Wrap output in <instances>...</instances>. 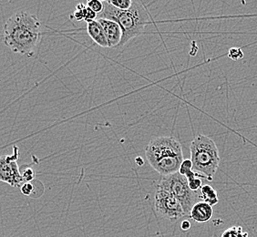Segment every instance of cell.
<instances>
[{
    "label": "cell",
    "mask_w": 257,
    "mask_h": 237,
    "mask_svg": "<svg viewBox=\"0 0 257 237\" xmlns=\"http://www.w3.org/2000/svg\"><path fill=\"white\" fill-rule=\"evenodd\" d=\"M4 43L15 53L33 56L41 38V23L37 16L19 11L5 24Z\"/></svg>",
    "instance_id": "1"
},
{
    "label": "cell",
    "mask_w": 257,
    "mask_h": 237,
    "mask_svg": "<svg viewBox=\"0 0 257 237\" xmlns=\"http://www.w3.org/2000/svg\"><path fill=\"white\" fill-rule=\"evenodd\" d=\"M148 163L162 176L178 173L183 161V149L173 137H159L145 148Z\"/></svg>",
    "instance_id": "2"
},
{
    "label": "cell",
    "mask_w": 257,
    "mask_h": 237,
    "mask_svg": "<svg viewBox=\"0 0 257 237\" xmlns=\"http://www.w3.org/2000/svg\"><path fill=\"white\" fill-rule=\"evenodd\" d=\"M104 10L98 19L113 20L119 24L122 30V40L119 47H123L128 40L144 32L149 21V14L141 2L133 1V6L128 10H120L103 1Z\"/></svg>",
    "instance_id": "3"
},
{
    "label": "cell",
    "mask_w": 257,
    "mask_h": 237,
    "mask_svg": "<svg viewBox=\"0 0 257 237\" xmlns=\"http://www.w3.org/2000/svg\"><path fill=\"white\" fill-rule=\"evenodd\" d=\"M190 151L193 171L209 181H213L221 161L213 139L199 134L193 139Z\"/></svg>",
    "instance_id": "4"
},
{
    "label": "cell",
    "mask_w": 257,
    "mask_h": 237,
    "mask_svg": "<svg viewBox=\"0 0 257 237\" xmlns=\"http://www.w3.org/2000/svg\"><path fill=\"white\" fill-rule=\"evenodd\" d=\"M157 188L166 190L169 193H172L182 204L186 215H190L192 208L197 203V200L200 198V193L193 192L189 187L187 178L182 175L179 172L167 176H162Z\"/></svg>",
    "instance_id": "5"
},
{
    "label": "cell",
    "mask_w": 257,
    "mask_h": 237,
    "mask_svg": "<svg viewBox=\"0 0 257 237\" xmlns=\"http://www.w3.org/2000/svg\"><path fill=\"white\" fill-rule=\"evenodd\" d=\"M154 206L159 215L172 222L186 215L178 200L168 191L160 188L155 193Z\"/></svg>",
    "instance_id": "6"
},
{
    "label": "cell",
    "mask_w": 257,
    "mask_h": 237,
    "mask_svg": "<svg viewBox=\"0 0 257 237\" xmlns=\"http://www.w3.org/2000/svg\"><path fill=\"white\" fill-rule=\"evenodd\" d=\"M19 156V148L15 146L11 156L3 155L0 159V180L4 183H9L13 187L22 186L25 183L21 175L20 167L17 163Z\"/></svg>",
    "instance_id": "7"
},
{
    "label": "cell",
    "mask_w": 257,
    "mask_h": 237,
    "mask_svg": "<svg viewBox=\"0 0 257 237\" xmlns=\"http://www.w3.org/2000/svg\"><path fill=\"white\" fill-rule=\"evenodd\" d=\"M103 28L104 33L108 40L109 48H118L122 40V30L117 22L106 19H98Z\"/></svg>",
    "instance_id": "8"
},
{
    "label": "cell",
    "mask_w": 257,
    "mask_h": 237,
    "mask_svg": "<svg viewBox=\"0 0 257 237\" xmlns=\"http://www.w3.org/2000/svg\"><path fill=\"white\" fill-rule=\"evenodd\" d=\"M213 216V206L203 201L195 203L190 212V217L192 218L194 222L200 223H205L211 221Z\"/></svg>",
    "instance_id": "9"
},
{
    "label": "cell",
    "mask_w": 257,
    "mask_h": 237,
    "mask_svg": "<svg viewBox=\"0 0 257 237\" xmlns=\"http://www.w3.org/2000/svg\"><path fill=\"white\" fill-rule=\"evenodd\" d=\"M87 32L90 39L93 40L96 44L99 45V47L109 48L108 40L104 33L103 28L98 20H95L93 22L87 24Z\"/></svg>",
    "instance_id": "10"
},
{
    "label": "cell",
    "mask_w": 257,
    "mask_h": 237,
    "mask_svg": "<svg viewBox=\"0 0 257 237\" xmlns=\"http://www.w3.org/2000/svg\"><path fill=\"white\" fill-rule=\"evenodd\" d=\"M200 199L203 200V202L207 203L210 205H216L219 203L217 192L214 188L211 185H203L200 190Z\"/></svg>",
    "instance_id": "11"
},
{
    "label": "cell",
    "mask_w": 257,
    "mask_h": 237,
    "mask_svg": "<svg viewBox=\"0 0 257 237\" xmlns=\"http://www.w3.org/2000/svg\"><path fill=\"white\" fill-rule=\"evenodd\" d=\"M221 237H248V233L243 232L241 226H232L225 230Z\"/></svg>",
    "instance_id": "12"
},
{
    "label": "cell",
    "mask_w": 257,
    "mask_h": 237,
    "mask_svg": "<svg viewBox=\"0 0 257 237\" xmlns=\"http://www.w3.org/2000/svg\"><path fill=\"white\" fill-rule=\"evenodd\" d=\"M109 4L120 10H128L133 6L132 0H108Z\"/></svg>",
    "instance_id": "13"
},
{
    "label": "cell",
    "mask_w": 257,
    "mask_h": 237,
    "mask_svg": "<svg viewBox=\"0 0 257 237\" xmlns=\"http://www.w3.org/2000/svg\"><path fill=\"white\" fill-rule=\"evenodd\" d=\"M86 6L93 10L96 14H100L104 10L103 1L99 0H89Z\"/></svg>",
    "instance_id": "14"
},
{
    "label": "cell",
    "mask_w": 257,
    "mask_h": 237,
    "mask_svg": "<svg viewBox=\"0 0 257 237\" xmlns=\"http://www.w3.org/2000/svg\"><path fill=\"white\" fill-rule=\"evenodd\" d=\"M83 13H84V21L87 22V24L97 20L96 19L98 18V14H96L93 10H90L89 7L85 6L84 9H83Z\"/></svg>",
    "instance_id": "15"
},
{
    "label": "cell",
    "mask_w": 257,
    "mask_h": 237,
    "mask_svg": "<svg viewBox=\"0 0 257 237\" xmlns=\"http://www.w3.org/2000/svg\"><path fill=\"white\" fill-rule=\"evenodd\" d=\"M85 5L80 3L79 5L76 7V10L72 15L70 16V19H74L77 21H82L84 20V13H83V9H84Z\"/></svg>",
    "instance_id": "16"
},
{
    "label": "cell",
    "mask_w": 257,
    "mask_h": 237,
    "mask_svg": "<svg viewBox=\"0 0 257 237\" xmlns=\"http://www.w3.org/2000/svg\"><path fill=\"white\" fill-rule=\"evenodd\" d=\"M228 56L232 60H240L243 58V52L240 48H232L228 51Z\"/></svg>",
    "instance_id": "17"
},
{
    "label": "cell",
    "mask_w": 257,
    "mask_h": 237,
    "mask_svg": "<svg viewBox=\"0 0 257 237\" xmlns=\"http://www.w3.org/2000/svg\"><path fill=\"white\" fill-rule=\"evenodd\" d=\"M21 175L24 179V182L25 183H31V181H33L35 179V172L33 171V169L30 168V167H27L22 170L21 172Z\"/></svg>",
    "instance_id": "18"
},
{
    "label": "cell",
    "mask_w": 257,
    "mask_h": 237,
    "mask_svg": "<svg viewBox=\"0 0 257 237\" xmlns=\"http://www.w3.org/2000/svg\"><path fill=\"white\" fill-rule=\"evenodd\" d=\"M34 185L32 183H25L20 187V192L25 196H31L34 193Z\"/></svg>",
    "instance_id": "19"
},
{
    "label": "cell",
    "mask_w": 257,
    "mask_h": 237,
    "mask_svg": "<svg viewBox=\"0 0 257 237\" xmlns=\"http://www.w3.org/2000/svg\"><path fill=\"white\" fill-rule=\"evenodd\" d=\"M192 227V224H191V222L188 220H184L181 223V229L183 230V231H188Z\"/></svg>",
    "instance_id": "20"
},
{
    "label": "cell",
    "mask_w": 257,
    "mask_h": 237,
    "mask_svg": "<svg viewBox=\"0 0 257 237\" xmlns=\"http://www.w3.org/2000/svg\"><path fill=\"white\" fill-rule=\"evenodd\" d=\"M135 161H136V163L138 164V165H144V162L143 159L141 158V157H137V158L135 159Z\"/></svg>",
    "instance_id": "21"
}]
</instances>
